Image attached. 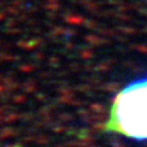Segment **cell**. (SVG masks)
<instances>
[{
    "label": "cell",
    "mask_w": 147,
    "mask_h": 147,
    "mask_svg": "<svg viewBox=\"0 0 147 147\" xmlns=\"http://www.w3.org/2000/svg\"><path fill=\"white\" fill-rule=\"evenodd\" d=\"M105 129L147 140V78L134 80L116 95Z\"/></svg>",
    "instance_id": "cell-1"
}]
</instances>
